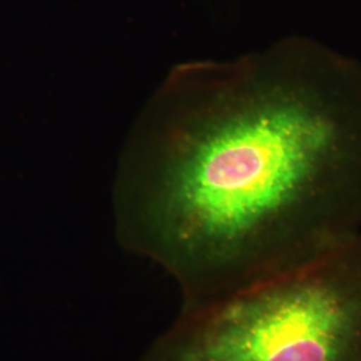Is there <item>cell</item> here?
Returning <instances> with one entry per match:
<instances>
[{
    "mask_svg": "<svg viewBox=\"0 0 361 361\" xmlns=\"http://www.w3.org/2000/svg\"><path fill=\"white\" fill-rule=\"evenodd\" d=\"M116 237L182 305L310 264L361 234V62L307 38L176 66L135 118Z\"/></svg>",
    "mask_w": 361,
    "mask_h": 361,
    "instance_id": "obj_1",
    "label": "cell"
},
{
    "mask_svg": "<svg viewBox=\"0 0 361 361\" xmlns=\"http://www.w3.org/2000/svg\"><path fill=\"white\" fill-rule=\"evenodd\" d=\"M140 361H361V234L180 313Z\"/></svg>",
    "mask_w": 361,
    "mask_h": 361,
    "instance_id": "obj_2",
    "label": "cell"
}]
</instances>
